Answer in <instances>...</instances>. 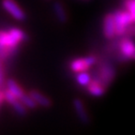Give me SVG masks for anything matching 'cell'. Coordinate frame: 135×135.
I'll return each mask as SVG.
<instances>
[{"instance_id": "9c48e42d", "label": "cell", "mask_w": 135, "mask_h": 135, "mask_svg": "<svg viewBox=\"0 0 135 135\" xmlns=\"http://www.w3.org/2000/svg\"><path fill=\"white\" fill-rule=\"evenodd\" d=\"M20 42H18L9 31H3L0 30V47L3 48H17Z\"/></svg>"}, {"instance_id": "2e32d148", "label": "cell", "mask_w": 135, "mask_h": 135, "mask_svg": "<svg viewBox=\"0 0 135 135\" xmlns=\"http://www.w3.org/2000/svg\"><path fill=\"white\" fill-rule=\"evenodd\" d=\"M22 100V102L23 103V105L27 109H36L38 107V103L34 100V99L29 95V94H25L23 97L20 99Z\"/></svg>"}, {"instance_id": "ffe728a7", "label": "cell", "mask_w": 135, "mask_h": 135, "mask_svg": "<svg viewBox=\"0 0 135 135\" xmlns=\"http://www.w3.org/2000/svg\"><path fill=\"white\" fill-rule=\"evenodd\" d=\"M4 83V69H3V60L0 58V85Z\"/></svg>"}, {"instance_id": "5b68a950", "label": "cell", "mask_w": 135, "mask_h": 135, "mask_svg": "<svg viewBox=\"0 0 135 135\" xmlns=\"http://www.w3.org/2000/svg\"><path fill=\"white\" fill-rule=\"evenodd\" d=\"M118 51L120 54L129 61L133 60L135 56V43L131 37L123 36L119 40V47Z\"/></svg>"}, {"instance_id": "ba28073f", "label": "cell", "mask_w": 135, "mask_h": 135, "mask_svg": "<svg viewBox=\"0 0 135 135\" xmlns=\"http://www.w3.org/2000/svg\"><path fill=\"white\" fill-rule=\"evenodd\" d=\"M73 107L75 110L76 114L78 115L79 119L83 124H88L90 119H89L88 114L86 112V109L84 107V104L80 99H73Z\"/></svg>"}, {"instance_id": "8fae6325", "label": "cell", "mask_w": 135, "mask_h": 135, "mask_svg": "<svg viewBox=\"0 0 135 135\" xmlns=\"http://www.w3.org/2000/svg\"><path fill=\"white\" fill-rule=\"evenodd\" d=\"M30 96L34 99V100L36 101L38 103V106L43 108H50L52 106V100L49 99L47 96L43 95L41 92H40L38 90H36V89H32V90L29 91L28 93Z\"/></svg>"}, {"instance_id": "ac0fdd59", "label": "cell", "mask_w": 135, "mask_h": 135, "mask_svg": "<svg viewBox=\"0 0 135 135\" xmlns=\"http://www.w3.org/2000/svg\"><path fill=\"white\" fill-rule=\"evenodd\" d=\"M124 8L126 11L129 12L135 23V0H124L123 2Z\"/></svg>"}, {"instance_id": "7a4b0ae2", "label": "cell", "mask_w": 135, "mask_h": 135, "mask_svg": "<svg viewBox=\"0 0 135 135\" xmlns=\"http://www.w3.org/2000/svg\"><path fill=\"white\" fill-rule=\"evenodd\" d=\"M114 22H115V32L116 37H121L126 35V32L128 28L131 25L134 23L131 15L128 11H122V9H117L114 12Z\"/></svg>"}, {"instance_id": "3957f363", "label": "cell", "mask_w": 135, "mask_h": 135, "mask_svg": "<svg viewBox=\"0 0 135 135\" xmlns=\"http://www.w3.org/2000/svg\"><path fill=\"white\" fill-rule=\"evenodd\" d=\"M98 62V59L94 55H88L85 57H79V58L73 59L70 63V69L73 72H82L86 71L89 70L93 65H95Z\"/></svg>"}, {"instance_id": "d6986e66", "label": "cell", "mask_w": 135, "mask_h": 135, "mask_svg": "<svg viewBox=\"0 0 135 135\" xmlns=\"http://www.w3.org/2000/svg\"><path fill=\"white\" fill-rule=\"evenodd\" d=\"M125 36L131 37V38H134V37H135V25H134V23H133V25H131V26L128 28V30H127L126 35H125Z\"/></svg>"}, {"instance_id": "9a60e30c", "label": "cell", "mask_w": 135, "mask_h": 135, "mask_svg": "<svg viewBox=\"0 0 135 135\" xmlns=\"http://www.w3.org/2000/svg\"><path fill=\"white\" fill-rule=\"evenodd\" d=\"M9 33H11L13 36V38L18 42H20V43L25 41V40H27V38H28L27 35H26L23 30L20 29V28H17V27L11 28V29H9Z\"/></svg>"}, {"instance_id": "e0dca14e", "label": "cell", "mask_w": 135, "mask_h": 135, "mask_svg": "<svg viewBox=\"0 0 135 135\" xmlns=\"http://www.w3.org/2000/svg\"><path fill=\"white\" fill-rule=\"evenodd\" d=\"M17 48H3L0 47V58L3 61L7 60L8 58L11 57L15 53H16Z\"/></svg>"}, {"instance_id": "7c38bea8", "label": "cell", "mask_w": 135, "mask_h": 135, "mask_svg": "<svg viewBox=\"0 0 135 135\" xmlns=\"http://www.w3.org/2000/svg\"><path fill=\"white\" fill-rule=\"evenodd\" d=\"M54 11H55V14L56 16L57 20L61 23H67V21L69 20V17L66 12V9L64 8V6L62 5V3L58 2V1H55L53 5Z\"/></svg>"}, {"instance_id": "277c9868", "label": "cell", "mask_w": 135, "mask_h": 135, "mask_svg": "<svg viewBox=\"0 0 135 135\" xmlns=\"http://www.w3.org/2000/svg\"><path fill=\"white\" fill-rule=\"evenodd\" d=\"M2 8L11 15L17 21H23L26 18V14L23 9L17 4L15 0H1Z\"/></svg>"}, {"instance_id": "7402d4cb", "label": "cell", "mask_w": 135, "mask_h": 135, "mask_svg": "<svg viewBox=\"0 0 135 135\" xmlns=\"http://www.w3.org/2000/svg\"><path fill=\"white\" fill-rule=\"evenodd\" d=\"M133 60H135V56H134V58H133Z\"/></svg>"}, {"instance_id": "44dd1931", "label": "cell", "mask_w": 135, "mask_h": 135, "mask_svg": "<svg viewBox=\"0 0 135 135\" xmlns=\"http://www.w3.org/2000/svg\"><path fill=\"white\" fill-rule=\"evenodd\" d=\"M4 101H6V93L5 91L0 90V108L2 107Z\"/></svg>"}, {"instance_id": "52a82bcc", "label": "cell", "mask_w": 135, "mask_h": 135, "mask_svg": "<svg viewBox=\"0 0 135 135\" xmlns=\"http://www.w3.org/2000/svg\"><path fill=\"white\" fill-rule=\"evenodd\" d=\"M103 35L108 40H113L116 37L115 22H114V12H110L104 16L103 25H102Z\"/></svg>"}, {"instance_id": "6da1fadb", "label": "cell", "mask_w": 135, "mask_h": 135, "mask_svg": "<svg viewBox=\"0 0 135 135\" xmlns=\"http://www.w3.org/2000/svg\"><path fill=\"white\" fill-rule=\"evenodd\" d=\"M116 70L112 64L106 61H101L98 65L96 76L94 78L99 80L106 88H108L114 82Z\"/></svg>"}, {"instance_id": "8992f818", "label": "cell", "mask_w": 135, "mask_h": 135, "mask_svg": "<svg viewBox=\"0 0 135 135\" xmlns=\"http://www.w3.org/2000/svg\"><path fill=\"white\" fill-rule=\"evenodd\" d=\"M5 93H6V101L14 109L15 113L20 116L26 115V114H27V108L23 105L21 99L13 95L12 93L9 90H8V89L5 91Z\"/></svg>"}, {"instance_id": "30bf717a", "label": "cell", "mask_w": 135, "mask_h": 135, "mask_svg": "<svg viewBox=\"0 0 135 135\" xmlns=\"http://www.w3.org/2000/svg\"><path fill=\"white\" fill-rule=\"evenodd\" d=\"M86 90L92 96L101 97V96H103L105 94L107 88L99 80H97L95 78H92V81L90 82V84L86 86Z\"/></svg>"}, {"instance_id": "5bb4252c", "label": "cell", "mask_w": 135, "mask_h": 135, "mask_svg": "<svg viewBox=\"0 0 135 135\" xmlns=\"http://www.w3.org/2000/svg\"><path fill=\"white\" fill-rule=\"evenodd\" d=\"M76 81H77V84L81 86H87L92 81V77L86 71L78 72L76 75Z\"/></svg>"}, {"instance_id": "4fadbf2b", "label": "cell", "mask_w": 135, "mask_h": 135, "mask_svg": "<svg viewBox=\"0 0 135 135\" xmlns=\"http://www.w3.org/2000/svg\"><path fill=\"white\" fill-rule=\"evenodd\" d=\"M7 89L11 91L13 95L16 96V97L19 98V99H21L25 94L23 89L22 88L19 84H18V83L15 80H13V79H8V80L7 81Z\"/></svg>"}]
</instances>
